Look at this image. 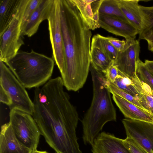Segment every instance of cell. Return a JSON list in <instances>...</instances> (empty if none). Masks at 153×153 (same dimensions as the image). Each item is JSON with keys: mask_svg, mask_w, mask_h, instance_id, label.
<instances>
[{"mask_svg": "<svg viewBox=\"0 0 153 153\" xmlns=\"http://www.w3.org/2000/svg\"><path fill=\"white\" fill-rule=\"evenodd\" d=\"M35 152H36V153H49L48 152L46 151H38L37 150L35 151Z\"/></svg>", "mask_w": 153, "mask_h": 153, "instance_id": "cell-34", "label": "cell"}, {"mask_svg": "<svg viewBox=\"0 0 153 153\" xmlns=\"http://www.w3.org/2000/svg\"><path fill=\"white\" fill-rule=\"evenodd\" d=\"M90 62L91 65L94 68L104 74L114 61L99 49L91 47Z\"/></svg>", "mask_w": 153, "mask_h": 153, "instance_id": "cell-19", "label": "cell"}, {"mask_svg": "<svg viewBox=\"0 0 153 153\" xmlns=\"http://www.w3.org/2000/svg\"><path fill=\"white\" fill-rule=\"evenodd\" d=\"M55 61L53 58L32 50L19 51L4 63L25 88L44 85L51 77Z\"/></svg>", "mask_w": 153, "mask_h": 153, "instance_id": "cell-4", "label": "cell"}, {"mask_svg": "<svg viewBox=\"0 0 153 153\" xmlns=\"http://www.w3.org/2000/svg\"><path fill=\"white\" fill-rule=\"evenodd\" d=\"M42 0H27L22 17L21 27L28 20Z\"/></svg>", "mask_w": 153, "mask_h": 153, "instance_id": "cell-27", "label": "cell"}, {"mask_svg": "<svg viewBox=\"0 0 153 153\" xmlns=\"http://www.w3.org/2000/svg\"><path fill=\"white\" fill-rule=\"evenodd\" d=\"M91 47L99 49L114 61L117 56L118 51L108 42L107 37L99 34L93 37Z\"/></svg>", "mask_w": 153, "mask_h": 153, "instance_id": "cell-22", "label": "cell"}, {"mask_svg": "<svg viewBox=\"0 0 153 153\" xmlns=\"http://www.w3.org/2000/svg\"><path fill=\"white\" fill-rule=\"evenodd\" d=\"M32 153H36V152H35V151L33 152Z\"/></svg>", "mask_w": 153, "mask_h": 153, "instance_id": "cell-35", "label": "cell"}, {"mask_svg": "<svg viewBox=\"0 0 153 153\" xmlns=\"http://www.w3.org/2000/svg\"><path fill=\"white\" fill-rule=\"evenodd\" d=\"M108 88L112 94H115L118 96L144 109L139 102L137 98L134 97L129 94L120 89L109 82L108 84Z\"/></svg>", "mask_w": 153, "mask_h": 153, "instance_id": "cell-26", "label": "cell"}, {"mask_svg": "<svg viewBox=\"0 0 153 153\" xmlns=\"http://www.w3.org/2000/svg\"><path fill=\"white\" fill-rule=\"evenodd\" d=\"M140 51L138 40L135 39L126 40L123 49L118 52L114 61L119 71L131 78L135 77L137 63L140 59Z\"/></svg>", "mask_w": 153, "mask_h": 153, "instance_id": "cell-10", "label": "cell"}, {"mask_svg": "<svg viewBox=\"0 0 153 153\" xmlns=\"http://www.w3.org/2000/svg\"><path fill=\"white\" fill-rule=\"evenodd\" d=\"M20 0H0V35L15 16Z\"/></svg>", "mask_w": 153, "mask_h": 153, "instance_id": "cell-18", "label": "cell"}, {"mask_svg": "<svg viewBox=\"0 0 153 153\" xmlns=\"http://www.w3.org/2000/svg\"><path fill=\"white\" fill-rule=\"evenodd\" d=\"M145 40L147 42L148 49L151 51L153 52V33Z\"/></svg>", "mask_w": 153, "mask_h": 153, "instance_id": "cell-32", "label": "cell"}, {"mask_svg": "<svg viewBox=\"0 0 153 153\" xmlns=\"http://www.w3.org/2000/svg\"><path fill=\"white\" fill-rule=\"evenodd\" d=\"M99 13L114 16L128 22L119 7L118 0H103L99 9Z\"/></svg>", "mask_w": 153, "mask_h": 153, "instance_id": "cell-23", "label": "cell"}, {"mask_svg": "<svg viewBox=\"0 0 153 153\" xmlns=\"http://www.w3.org/2000/svg\"><path fill=\"white\" fill-rule=\"evenodd\" d=\"M143 19L142 27L139 33V39H146L153 33V6L140 5Z\"/></svg>", "mask_w": 153, "mask_h": 153, "instance_id": "cell-20", "label": "cell"}, {"mask_svg": "<svg viewBox=\"0 0 153 153\" xmlns=\"http://www.w3.org/2000/svg\"><path fill=\"white\" fill-rule=\"evenodd\" d=\"M136 74L141 81L149 86L153 94V73L140 59L137 63Z\"/></svg>", "mask_w": 153, "mask_h": 153, "instance_id": "cell-25", "label": "cell"}, {"mask_svg": "<svg viewBox=\"0 0 153 153\" xmlns=\"http://www.w3.org/2000/svg\"><path fill=\"white\" fill-rule=\"evenodd\" d=\"M122 122L127 137L133 139L148 153H153V123L126 118Z\"/></svg>", "mask_w": 153, "mask_h": 153, "instance_id": "cell-9", "label": "cell"}, {"mask_svg": "<svg viewBox=\"0 0 153 153\" xmlns=\"http://www.w3.org/2000/svg\"><path fill=\"white\" fill-rule=\"evenodd\" d=\"M125 146L131 153H148L143 147L131 138L126 137L123 139Z\"/></svg>", "mask_w": 153, "mask_h": 153, "instance_id": "cell-28", "label": "cell"}, {"mask_svg": "<svg viewBox=\"0 0 153 153\" xmlns=\"http://www.w3.org/2000/svg\"><path fill=\"white\" fill-rule=\"evenodd\" d=\"M108 42L118 51L122 50L125 45L126 41L120 40L112 37H107Z\"/></svg>", "mask_w": 153, "mask_h": 153, "instance_id": "cell-30", "label": "cell"}, {"mask_svg": "<svg viewBox=\"0 0 153 153\" xmlns=\"http://www.w3.org/2000/svg\"><path fill=\"white\" fill-rule=\"evenodd\" d=\"M93 95L89 108L81 120L82 140L85 145L91 146L95 138L107 123L116 121V110L108 88L109 82L104 74L90 65Z\"/></svg>", "mask_w": 153, "mask_h": 153, "instance_id": "cell-3", "label": "cell"}, {"mask_svg": "<svg viewBox=\"0 0 153 153\" xmlns=\"http://www.w3.org/2000/svg\"><path fill=\"white\" fill-rule=\"evenodd\" d=\"M0 102L10 106L12 104V100L9 95L0 86Z\"/></svg>", "mask_w": 153, "mask_h": 153, "instance_id": "cell-31", "label": "cell"}, {"mask_svg": "<svg viewBox=\"0 0 153 153\" xmlns=\"http://www.w3.org/2000/svg\"><path fill=\"white\" fill-rule=\"evenodd\" d=\"M78 10L84 21L90 30L96 29L91 3L94 0H71Z\"/></svg>", "mask_w": 153, "mask_h": 153, "instance_id": "cell-21", "label": "cell"}, {"mask_svg": "<svg viewBox=\"0 0 153 153\" xmlns=\"http://www.w3.org/2000/svg\"><path fill=\"white\" fill-rule=\"evenodd\" d=\"M60 2V0H54L47 20L53 58L61 73L65 67V57L61 25Z\"/></svg>", "mask_w": 153, "mask_h": 153, "instance_id": "cell-8", "label": "cell"}, {"mask_svg": "<svg viewBox=\"0 0 153 153\" xmlns=\"http://www.w3.org/2000/svg\"><path fill=\"white\" fill-rule=\"evenodd\" d=\"M53 1L54 0H42L29 19L21 27L22 36L30 37L36 33L41 22L49 18Z\"/></svg>", "mask_w": 153, "mask_h": 153, "instance_id": "cell-13", "label": "cell"}, {"mask_svg": "<svg viewBox=\"0 0 153 153\" xmlns=\"http://www.w3.org/2000/svg\"><path fill=\"white\" fill-rule=\"evenodd\" d=\"M98 24L101 27L126 40L135 39L139 31L128 22L111 16L99 14Z\"/></svg>", "mask_w": 153, "mask_h": 153, "instance_id": "cell-11", "label": "cell"}, {"mask_svg": "<svg viewBox=\"0 0 153 153\" xmlns=\"http://www.w3.org/2000/svg\"><path fill=\"white\" fill-rule=\"evenodd\" d=\"M0 86L10 96L12 104L10 110H15L32 115L33 101L24 86L20 82L4 63L0 60Z\"/></svg>", "mask_w": 153, "mask_h": 153, "instance_id": "cell-5", "label": "cell"}, {"mask_svg": "<svg viewBox=\"0 0 153 153\" xmlns=\"http://www.w3.org/2000/svg\"><path fill=\"white\" fill-rule=\"evenodd\" d=\"M144 63L147 68L153 73V60H145Z\"/></svg>", "mask_w": 153, "mask_h": 153, "instance_id": "cell-33", "label": "cell"}, {"mask_svg": "<svg viewBox=\"0 0 153 153\" xmlns=\"http://www.w3.org/2000/svg\"><path fill=\"white\" fill-rule=\"evenodd\" d=\"M32 116L55 153H83L76 134L79 115L68 98L47 95L35 103Z\"/></svg>", "mask_w": 153, "mask_h": 153, "instance_id": "cell-2", "label": "cell"}, {"mask_svg": "<svg viewBox=\"0 0 153 153\" xmlns=\"http://www.w3.org/2000/svg\"><path fill=\"white\" fill-rule=\"evenodd\" d=\"M131 79L138 94L137 101L144 109L153 114V94L151 88L136 75Z\"/></svg>", "mask_w": 153, "mask_h": 153, "instance_id": "cell-17", "label": "cell"}, {"mask_svg": "<svg viewBox=\"0 0 153 153\" xmlns=\"http://www.w3.org/2000/svg\"><path fill=\"white\" fill-rule=\"evenodd\" d=\"M9 122L18 140L33 152L37 150L40 131L32 116L20 111L11 110Z\"/></svg>", "mask_w": 153, "mask_h": 153, "instance_id": "cell-6", "label": "cell"}, {"mask_svg": "<svg viewBox=\"0 0 153 153\" xmlns=\"http://www.w3.org/2000/svg\"><path fill=\"white\" fill-rule=\"evenodd\" d=\"M139 1L138 0H118L119 7L124 16L128 22L138 30L139 33L143 25Z\"/></svg>", "mask_w": 153, "mask_h": 153, "instance_id": "cell-16", "label": "cell"}, {"mask_svg": "<svg viewBox=\"0 0 153 153\" xmlns=\"http://www.w3.org/2000/svg\"><path fill=\"white\" fill-rule=\"evenodd\" d=\"M60 18L65 57L61 73L64 87L77 91L85 84L91 65V30L71 0H60Z\"/></svg>", "mask_w": 153, "mask_h": 153, "instance_id": "cell-1", "label": "cell"}, {"mask_svg": "<svg viewBox=\"0 0 153 153\" xmlns=\"http://www.w3.org/2000/svg\"><path fill=\"white\" fill-rule=\"evenodd\" d=\"M91 146L92 153H131L123 139L105 132L99 133Z\"/></svg>", "mask_w": 153, "mask_h": 153, "instance_id": "cell-12", "label": "cell"}, {"mask_svg": "<svg viewBox=\"0 0 153 153\" xmlns=\"http://www.w3.org/2000/svg\"><path fill=\"white\" fill-rule=\"evenodd\" d=\"M26 3L21 1L15 16L10 25L0 35V60L4 62L14 56L24 44L21 26Z\"/></svg>", "mask_w": 153, "mask_h": 153, "instance_id": "cell-7", "label": "cell"}, {"mask_svg": "<svg viewBox=\"0 0 153 153\" xmlns=\"http://www.w3.org/2000/svg\"><path fill=\"white\" fill-rule=\"evenodd\" d=\"M111 83L137 98L138 94L133 85L131 78L119 71L118 75L115 81Z\"/></svg>", "mask_w": 153, "mask_h": 153, "instance_id": "cell-24", "label": "cell"}, {"mask_svg": "<svg viewBox=\"0 0 153 153\" xmlns=\"http://www.w3.org/2000/svg\"><path fill=\"white\" fill-rule=\"evenodd\" d=\"M112 97L126 118L153 123V114L148 111L117 95Z\"/></svg>", "mask_w": 153, "mask_h": 153, "instance_id": "cell-15", "label": "cell"}, {"mask_svg": "<svg viewBox=\"0 0 153 153\" xmlns=\"http://www.w3.org/2000/svg\"><path fill=\"white\" fill-rule=\"evenodd\" d=\"M118 74L119 70L114 62L113 63L107 70L104 75L108 81L113 83L115 81Z\"/></svg>", "mask_w": 153, "mask_h": 153, "instance_id": "cell-29", "label": "cell"}, {"mask_svg": "<svg viewBox=\"0 0 153 153\" xmlns=\"http://www.w3.org/2000/svg\"><path fill=\"white\" fill-rule=\"evenodd\" d=\"M17 138L9 122L2 125L0 134V153H32Z\"/></svg>", "mask_w": 153, "mask_h": 153, "instance_id": "cell-14", "label": "cell"}]
</instances>
